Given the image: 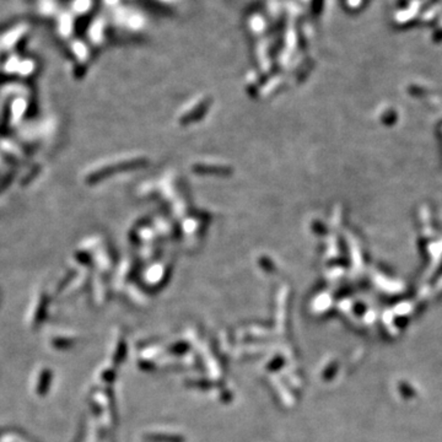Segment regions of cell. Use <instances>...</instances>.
Segmentation results:
<instances>
[{"label":"cell","instance_id":"cell-1","mask_svg":"<svg viewBox=\"0 0 442 442\" xmlns=\"http://www.w3.org/2000/svg\"><path fill=\"white\" fill-rule=\"evenodd\" d=\"M146 440L150 442H184V438L180 435H166V434H153L148 435Z\"/></svg>","mask_w":442,"mask_h":442}]
</instances>
